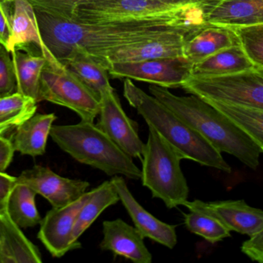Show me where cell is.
<instances>
[{
  "instance_id": "obj_21",
  "label": "cell",
  "mask_w": 263,
  "mask_h": 263,
  "mask_svg": "<svg viewBox=\"0 0 263 263\" xmlns=\"http://www.w3.org/2000/svg\"><path fill=\"white\" fill-rule=\"evenodd\" d=\"M35 45L41 50L45 44L41 37L36 12L29 0L13 1L12 32L7 51L24 50Z\"/></svg>"
},
{
  "instance_id": "obj_14",
  "label": "cell",
  "mask_w": 263,
  "mask_h": 263,
  "mask_svg": "<svg viewBox=\"0 0 263 263\" xmlns=\"http://www.w3.org/2000/svg\"><path fill=\"white\" fill-rule=\"evenodd\" d=\"M111 181L118 192L120 201L144 238H150L168 249H174L178 242L176 226L167 224L155 218L135 199L129 190L125 180L121 175H115Z\"/></svg>"
},
{
  "instance_id": "obj_7",
  "label": "cell",
  "mask_w": 263,
  "mask_h": 263,
  "mask_svg": "<svg viewBox=\"0 0 263 263\" xmlns=\"http://www.w3.org/2000/svg\"><path fill=\"white\" fill-rule=\"evenodd\" d=\"M220 0H90L79 6L71 21L107 23L172 14L193 6L212 9Z\"/></svg>"
},
{
  "instance_id": "obj_18",
  "label": "cell",
  "mask_w": 263,
  "mask_h": 263,
  "mask_svg": "<svg viewBox=\"0 0 263 263\" xmlns=\"http://www.w3.org/2000/svg\"><path fill=\"white\" fill-rule=\"evenodd\" d=\"M37 248L15 224L7 211L0 212V263H41Z\"/></svg>"
},
{
  "instance_id": "obj_27",
  "label": "cell",
  "mask_w": 263,
  "mask_h": 263,
  "mask_svg": "<svg viewBox=\"0 0 263 263\" xmlns=\"http://www.w3.org/2000/svg\"><path fill=\"white\" fill-rule=\"evenodd\" d=\"M37 195L30 186L15 183L7 199V211L11 219L20 228H32L41 224L35 198Z\"/></svg>"
},
{
  "instance_id": "obj_34",
  "label": "cell",
  "mask_w": 263,
  "mask_h": 263,
  "mask_svg": "<svg viewBox=\"0 0 263 263\" xmlns=\"http://www.w3.org/2000/svg\"><path fill=\"white\" fill-rule=\"evenodd\" d=\"M13 9L0 1V45L6 49L11 36Z\"/></svg>"
},
{
  "instance_id": "obj_6",
  "label": "cell",
  "mask_w": 263,
  "mask_h": 263,
  "mask_svg": "<svg viewBox=\"0 0 263 263\" xmlns=\"http://www.w3.org/2000/svg\"><path fill=\"white\" fill-rule=\"evenodd\" d=\"M46 64L40 81L39 102L49 101L78 114L81 121L93 122L101 107V97L58 61L47 46L41 49Z\"/></svg>"
},
{
  "instance_id": "obj_29",
  "label": "cell",
  "mask_w": 263,
  "mask_h": 263,
  "mask_svg": "<svg viewBox=\"0 0 263 263\" xmlns=\"http://www.w3.org/2000/svg\"><path fill=\"white\" fill-rule=\"evenodd\" d=\"M189 212L184 213V224L192 233L202 237L210 243L218 242L231 236V231L216 217L201 211Z\"/></svg>"
},
{
  "instance_id": "obj_10",
  "label": "cell",
  "mask_w": 263,
  "mask_h": 263,
  "mask_svg": "<svg viewBox=\"0 0 263 263\" xmlns=\"http://www.w3.org/2000/svg\"><path fill=\"white\" fill-rule=\"evenodd\" d=\"M98 115V127L127 155L141 161L145 144L140 138L138 124L126 115L114 89L101 93Z\"/></svg>"
},
{
  "instance_id": "obj_12",
  "label": "cell",
  "mask_w": 263,
  "mask_h": 263,
  "mask_svg": "<svg viewBox=\"0 0 263 263\" xmlns=\"http://www.w3.org/2000/svg\"><path fill=\"white\" fill-rule=\"evenodd\" d=\"M16 182L30 186L53 208L63 207L76 201L87 192L90 186L87 181L64 178L41 165L24 171L16 177Z\"/></svg>"
},
{
  "instance_id": "obj_31",
  "label": "cell",
  "mask_w": 263,
  "mask_h": 263,
  "mask_svg": "<svg viewBox=\"0 0 263 263\" xmlns=\"http://www.w3.org/2000/svg\"><path fill=\"white\" fill-rule=\"evenodd\" d=\"M36 11L60 19L71 21L79 6L90 0H29Z\"/></svg>"
},
{
  "instance_id": "obj_4",
  "label": "cell",
  "mask_w": 263,
  "mask_h": 263,
  "mask_svg": "<svg viewBox=\"0 0 263 263\" xmlns=\"http://www.w3.org/2000/svg\"><path fill=\"white\" fill-rule=\"evenodd\" d=\"M50 136L63 151L82 164L99 169L109 176L141 179V170L133 158L93 122L81 121L71 125H53Z\"/></svg>"
},
{
  "instance_id": "obj_35",
  "label": "cell",
  "mask_w": 263,
  "mask_h": 263,
  "mask_svg": "<svg viewBox=\"0 0 263 263\" xmlns=\"http://www.w3.org/2000/svg\"><path fill=\"white\" fill-rule=\"evenodd\" d=\"M16 183V177L0 172V212L7 211V199Z\"/></svg>"
},
{
  "instance_id": "obj_26",
  "label": "cell",
  "mask_w": 263,
  "mask_h": 263,
  "mask_svg": "<svg viewBox=\"0 0 263 263\" xmlns=\"http://www.w3.org/2000/svg\"><path fill=\"white\" fill-rule=\"evenodd\" d=\"M60 61L100 97L103 92L113 89L107 69L91 57L74 53Z\"/></svg>"
},
{
  "instance_id": "obj_24",
  "label": "cell",
  "mask_w": 263,
  "mask_h": 263,
  "mask_svg": "<svg viewBox=\"0 0 263 263\" xmlns=\"http://www.w3.org/2000/svg\"><path fill=\"white\" fill-rule=\"evenodd\" d=\"M204 101L242 130L260 148L263 149V109L241 104Z\"/></svg>"
},
{
  "instance_id": "obj_25",
  "label": "cell",
  "mask_w": 263,
  "mask_h": 263,
  "mask_svg": "<svg viewBox=\"0 0 263 263\" xmlns=\"http://www.w3.org/2000/svg\"><path fill=\"white\" fill-rule=\"evenodd\" d=\"M120 201L118 192L111 180L104 181L91 190L88 199L80 210L73 229V240L80 242L79 238L84 232L95 222L99 215L110 206Z\"/></svg>"
},
{
  "instance_id": "obj_32",
  "label": "cell",
  "mask_w": 263,
  "mask_h": 263,
  "mask_svg": "<svg viewBox=\"0 0 263 263\" xmlns=\"http://www.w3.org/2000/svg\"><path fill=\"white\" fill-rule=\"evenodd\" d=\"M16 92V80L10 53L0 45V98Z\"/></svg>"
},
{
  "instance_id": "obj_11",
  "label": "cell",
  "mask_w": 263,
  "mask_h": 263,
  "mask_svg": "<svg viewBox=\"0 0 263 263\" xmlns=\"http://www.w3.org/2000/svg\"><path fill=\"white\" fill-rule=\"evenodd\" d=\"M91 191L76 201L61 208H53L41 220L38 238L53 256L61 258L69 251L80 249L81 242L73 240V229L80 210Z\"/></svg>"
},
{
  "instance_id": "obj_28",
  "label": "cell",
  "mask_w": 263,
  "mask_h": 263,
  "mask_svg": "<svg viewBox=\"0 0 263 263\" xmlns=\"http://www.w3.org/2000/svg\"><path fill=\"white\" fill-rule=\"evenodd\" d=\"M37 102L33 98L16 93L0 98V135L16 128L34 115Z\"/></svg>"
},
{
  "instance_id": "obj_17",
  "label": "cell",
  "mask_w": 263,
  "mask_h": 263,
  "mask_svg": "<svg viewBox=\"0 0 263 263\" xmlns=\"http://www.w3.org/2000/svg\"><path fill=\"white\" fill-rule=\"evenodd\" d=\"M205 21L230 30L263 24V0H220L208 12Z\"/></svg>"
},
{
  "instance_id": "obj_8",
  "label": "cell",
  "mask_w": 263,
  "mask_h": 263,
  "mask_svg": "<svg viewBox=\"0 0 263 263\" xmlns=\"http://www.w3.org/2000/svg\"><path fill=\"white\" fill-rule=\"evenodd\" d=\"M181 88L203 100L263 109V69L213 77H189Z\"/></svg>"
},
{
  "instance_id": "obj_3",
  "label": "cell",
  "mask_w": 263,
  "mask_h": 263,
  "mask_svg": "<svg viewBox=\"0 0 263 263\" xmlns=\"http://www.w3.org/2000/svg\"><path fill=\"white\" fill-rule=\"evenodd\" d=\"M124 97L147 125L153 127L167 140L183 159L191 160L226 173L232 172V167L224 161L221 153L209 141L161 101L146 93L127 78L124 82Z\"/></svg>"
},
{
  "instance_id": "obj_2",
  "label": "cell",
  "mask_w": 263,
  "mask_h": 263,
  "mask_svg": "<svg viewBox=\"0 0 263 263\" xmlns=\"http://www.w3.org/2000/svg\"><path fill=\"white\" fill-rule=\"evenodd\" d=\"M149 91L220 153L232 155L252 170L258 168L263 149L204 100L195 95L176 96L157 85H151Z\"/></svg>"
},
{
  "instance_id": "obj_19",
  "label": "cell",
  "mask_w": 263,
  "mask_h": 263,
  "mask_svg": "<svg viewBox=\"0 0 263 263\" xmlns=\"http://www.w3.org/2000/svg\"><path fill=\"white\" fill-rule=\"evenodd\" d=\"M238 42L230 29L207 25L186 38L183 57L196 64Z\"/></svg>"
},
{
  "instance_id": "obj_16",
  "label": "cell",
  "mask_w": 263,
  "mask_h": 263,
  "mask_svg": "<svg viewBox=\"0 0 263 263\" xmlns=\"http://www.w3.org/2000/svg\"><path fill=\"white\" fill-rule=\"evenodd\" d=\"M101 250L110 251L135 263H151L152 255L144 242V236L121 218L103 222Z\"/></svg>"
},
{
  "instance_id": "obj_9",
  "label": "cell",
  "mask_w": 263,
  "mask_h": 263,
  "mask_svg": "<svg viewBox=\"0 0 263 263\" xmlns=\"http://www.w3.org/2000/svg\"><path fill=\"white\" fill-rule=\"evenodd\" d=\"M192 64L183 56L136 62L111 63L108 73L112 78H127L165 88L181 87L191 76Z\"/></svg>"
},
{
  "instance_id": "obj_1",
  "label": "cell",
  "mask_w": 263,
  "mask_h": 263,
  "mask_svg": "<svg viewBox=\"0 0 263 263\" xmlns=\"http://www.w3.org/2000/svg\"><path fill=\"white\" fill-rule=\"evenodd\" d=\"M35 12L43 41L57 59L61 61L72 53H84L107 70V58L120 47L171 32L196 30L198 25L193 7L155 17L95 24L60 19Z\"/></svg>"
},
{
  "instance_id": "obj_13",
  "label": "cell",
  "mask_w": 263,
  "mask_h": 263,
  "mask_svg": "<svg viewBox=\"0 0 263 263\" xmlns=\"http://www.w3.org/2000/svg\"><path fill=\"white\" fill-rule=\"evenodd\" d=\"M182 205L189 211L198 210L216 217L229 230L249 236L263 231V212L251 207L244 200L204 202L201 200L186 201Z\"/></svg>"
},
{
  "instance_id": "obj_5",
  "label": "cell",
  "mask_w": 263,
  "mask_h": 263,
  "mask_svg": "<svg viewBox=\"0 0 263 263\" xmlns=\"http://www.w3.org/2000/svg\"><path fill=\"white\" fill-rule=\"evenodd\" d=\"M143 152L141 180L152 197L162 200L167 209L187 201L189 187L181 168L182 156L153 127Z\"/></svg>"
},
{
  "instance_id": "obj_37",
  "label": "cell",
  "mask_w": 263,
  "mask_h": 263,
  "mask_svg": "<svg viewBox=\"0 0 263 263\" xmlns=\"http://www.w3.org/2000/svg\"><path fill=\"white\" fill-rule=\"evenodd\" d=\"M0 1L7 4V5L10 6V7H13V1L14 0H0Z\"/></svg>"
},
{
  "instance_id": "obj_22",
  "label": "cell",
  "mask_w": 263,
  "mask_h": 263,
  "mask_svg": "<svg viewBox=\"0 0 263 263\" xmlns=\"http://www.w3.org/2000/svg\"><path fill=\"white\" fill-rule=\"evenodd\" d=\"M36 47L31 45L21 50L11 52L12 61L16 80V92L33 98L39 103L40 81L46 64V59L41 52L33 51Z\"/></svg>"
},
{
  "instance_id": "obj_36",
  "label": "cell",
  "mask_w": 263,
  "mask_h": 263,
  "mask_svg": "<svg viewBox=\"0 0 263 263\" xmlns=\"http://www.w3.org/2000/svg\"><path fill=\"white\" fill-rule=\"evenodd\" d=\"M11 140L0 135V172H4L10 166L14 155Z\"/></svg>"
},
{
  "instance_id": "obj_30",
  "label": "cell",
  "mask_w": 263,
  "mask_h": 263,
  "mask_svg": "<svg viewBox=\"0 0 263 263\" xmlns=\"http://www.w3.org/2000/svg\"><path fill=\"white\" fill-rule=\"evenodd\" d=\"M244 53L256 68L263 69V24L232 29Z\"/></svg>"
},
{
  "instance_id": "obj_20",
  "label": "cell",
  "mask_w": 263,
  "mask_h": 263,
  "mask_svg": "<svg viewBox=\"0 0 263 263\" xmlns=\"http://www.w3.org/2000/svg\"><path fill=\"white\" fill-rule=\"evenodd\" d=\"M54 114H36L16 127L11 141L15 152L32 157L44 155Z\"/></svg>"
},
{
  "instance_id": "obj_33",
  "label": "cell",
  "mask_w": 263,
  "mask_h": 263,
  "mask_svg": "<svg viewBox=\"0 0 263 263\" xmlns=\"http://www.w3.org/2000/svg\"><path fill=\"white\" fill-rule=\"evenodd\" d=\"M250 238L245 241L241 246L243 254L253 261L263 262V231L251 235Z\"/></svg>"
},
{
  "instance_id": "obj_15",
  "label": "cell",
  "mask_w": 263,
  "mask_h": 263,
  "mask_svg": "<svg viewBox=\"0 0 263 263\" xmlns=\"http://www.w3.org/2000/svg\"><path fill=\"white\" fill-rule=\"evenodd\" d=\"M198 30L171 32L143 42L120 47L107 58V61L110 65L111 63L136 62L183 56V46L186 38Z\"/></svg>"
},
{
  "instance_id": "obj_23",
  "label": "cell",
  "mask_w": 263,
  "mask_h": 263,
  "mask_svg": "<svg viewBox=\"0 0 263 263\" xmlns=\"http://www.w3.org/2000/svg\"><path fill=\"white\" fill-rule=\"evenodd\" d=\"M255 68L256 67L249 61L238 42L232 47L194 64L190 77L221 76Z\"/></svg>"
}]
</instances>
